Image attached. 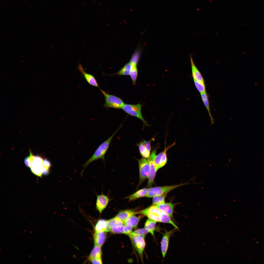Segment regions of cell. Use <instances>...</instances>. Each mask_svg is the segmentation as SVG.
<instances>
[{
    "label": "cell",
    "instance_id": "1",
    "mask_svg": "<svg viewBox=\"0 0 264 264\" xmlns=\"http://www.w3.org/2000/svg\"><path fill=\"white\" fill-rule=\"evenodd\" d=\"M121 125L115 132L106 140L100 144L96 149L92 156L85 163L83 166V169L80 175L82 176L83 172L87 166L93 161L99 159L104 160V156L113 137L121 127Z\"/></svg>",
    "mask_w": 264,
    "mask_h": 264
},
{
    "label": "cell",
    "instance_id": "2",
    "mask_svg": "<svg viewBox=\"0 0 264 264\" xmlns=\"http://www.w3.org/2000/svg\"><path fill=\"white\" fill-rule=\"evenodd\" d=\"M29 156L30 160V165L29 168L31 172L34 175L40 177L43 175L44 169L50 171V170L46 168L43 163L44 159L38 155H33L31 151L30 150Z\"/></svg>",
    "mask_w": 264,
    "mask_h": 264
},
{
    "label": "cell",
    "instance_id": "3",
    "mask_svg": "<svg viewBox=\"0 0 264 264\" xmlns=\"http://www.w3.org/2000/svg\"><path fill=\"white\" fill-rule=\"evenodd\" d=\"M142 105L140 103L136 104H124L122 109L128 114L140 119L144 125L148 126V125L142 114L141 108Z\"/></svg>",
    "mask_w": 264,
    "mask_h": 264
},
{
    "label": "cell",
    "instance_id": "4",
    "mask_svg": "<svg viewBox=\"0 0 264 264\" xmlns=\"http://www.w3.org/2000/svg\"><path fill=\"white\" fill-rule=\"evenodd\" d=\"M100 90L105 99L104 107L115 109H122L124 104L121 98L109 94L101 89H100Z\"/></svg>",
    "mask_w": 264,
    "mask_h": 264
},
{
    "label": "cell",
    "instance_id": "5",
    "mask_svg": "<svg viewBox=\"0 0 264 264\" xmlns=\"http://www.w3.org/2000/svg\"><path fill=\"white\" fill-rule=\"evenodd\" d=\"M186 183L179 185L162 187H157L151 188L148 189L146 197L149 198L164 195L172 190L179 187L186 185Z\"/></svg>",
    "mask_w": 264,
    "mask_h": 264
},
{
    "label": "cell",
    "instance_id": "6",
    "mask_svg": "<svg viewBox=\"0 0 264 264\" xmlns=\"http://www.w3.org/2000/svg\"><path fill=\"white\" fill-rule=\"evenodd\" d=\"M139 172V184L148 178L150 172V166L147 159L143 158L138 160Z\"/></svg>",
    "mask_w": 264,
    "mask_h": 264
},
{
    "label": "cell",
    "instance_id": "7",
    "mask_svg": "<svg viewBox=\"0 0 264 264\" xmlns=\"http://www.w3.org/2000/svg\"><path fill=\"white\" fill-rule=\"evenodd\" d=\"M145 236L144 235H135L130 237L135 249L142 259L143 251L145 245Z\"/></svg>",
    "mask_w": 264,
    "mask_h": 264
},
{
    "label": "cell",
    "instance_id": "8",
    "mask_svg": "<svg viewBox=\"0 0 264 264\" xmlns=\"http://www.w3.org/2000/svg\"><path fill=\"white\" fill-rule=\"evenodd\" d=\"M156 150L154 149L147 159L150 166V172L148 178V185L149 187L152 185L157 171L154 162V160L156 155Z\"/></svg>",
    "mask_w": 264,
    "mask_h": 264
},
{
    "label": "cell",
    "instance_id": "9",
    "mask_svg": "<svg viewBox=\"0 0 264 264\" xmlns=\"http://www.w3.org/2000/svg\"><path fill=\"white\" fill-rule=\"evenodd\" d=\"M140 58L137 55H133L130 61L131 65V68L129 75L134 85L135 84L137 78L138 73L137 65Z\"/></svg>",
    "mask_w": 264,
    "mask_h": 264
},
{
    "label": "cell",
    "instance_id": "10",
    "mask_svg": "<svg viewBox=\"0 0 264 264\" xmlns=\"http://www.w3.org/2000/svg\"><path fill=\"white\" fill-rule=\"evenodd\" d=\"M109 201L108 197L103 194L97 195L96 208L100 213H101L107 206Z\"/></svg>",
    "mask_w": 264,
    "mask_h": 264
},
{
    "label": "cell",
    "instance_id": "11",
    "mask_svg": "<svg viewBox=\"0 0 264 264\" xmlns=\"http://www.w3.org/2000/svg\"><path fill=\"white\" fill-rule=\"evenodd\" d=\"M174 231V229L169 231H166L163 235L161 242V247L163 257H164L166 255L168 247L170 238Z\"/></svg>",
    "mask_w": 264,
    "mask_h": 264
},
{
    "label": "cell",
    "instance_id": "12",
    "mask_svg": "<svg viewBox=\"0 0 264 264\" xmlns=\"http://www.w3.org/2000/svg\"><path fill=\"white\" fill-rule=\"evenodd\" d=\"M77 68L89 84L93 86L99 87L98 84L95 77L92 75L86 72L80 63H79Z\"/></svg>",
    "mask_w": 264,
    "mask_h": 264
},
{
    "label": "cell",
    "instance_id": "13",
    "mask_svg": "<svg viewBox=\"0 0 264 264\" xmlns=\"http://www.w3.org/2000/svg\"><path fill=\"white\" fill-rule=\"evenodd\" d=\"M192 76L193 80L205 84L204 80L200 72L195 65L191 55H190Z\"/></svg>",
    "mask_w": 264,
    "mask_h": 264
},
{
    "label": "cell",
    "instance_id": "14",
    "mask_svg": "<svg viewBox=\"0 0 264 264\" xmlns=\"http://www.w3.org/2000/svg\"><path fill=\"white\" fill-rule=\"evenodd\" d=\"M156 206L162 212L171 218L173 217L174 205L171 203H164Z\"/></svg>",
    "mask_w": 264,
    "mask_h": 264
},
{
    "label": "cell",
    "instance_id": "15",
    "mask_svg": "<svg viewBox=\"0 0 264 264\" xmlns=\"http://www.w3.org/2000/svg\"><path fill=\"white\" fill-rule=\"evenodd\" d=\"M94 230L95 232H107L110 231V228L107 220L103 219L99 220L96 224Z\"/></svg>",
    "mask_w": 264,
    "mask_h": 264
},
{
    "label": "cell",
    "instance_id": "16",
    "mask_svg": "<svg viewBox=\"0 0 264 264\" xmlns=\"http://www.w3.org/2000/svg\"><path fill=\"white\" fill-rule=\"evenodd\" d=\"M106 232H95L93 235L94 245L101 247L105 242L106 237Z\"/></svg>",
    "mask_w": 264,
    "mask_h": 264
},
{
    "label": "cell",
    "instance_id": "17",
    "mask_svg": "<svg viewBox=\"0 0 264 264\" xmlns=\"http://www.w3.org/2000/svg\"><path fill=\"white\" fill-rule=\"evenodd\" d=\"M137 214H138V212H136L132 210L127 209L119 212L116 217L123 221Z\"/></svg>",
    "mask_w": 264,
    "mask_h": 264
},
{
    "label": "cell",
    "instance_id": "18",
    "mask_svg": "<svg viewBox=\"0 0 264 264\" xmlns=\"http://www.w3.org/2000/svg\"><path fill=\"white\" fill-rule=\"evenodd\" d=\"M148 189L144 188L140 189L132 195L127 197L125 198H128L131 201L139 198L146 197Z\"/></svg>",
    "mask_w": 264,
    "mask_h": 264
},
{
    "label": "cell",
    "instance_id": "19",
    "mask_svg": "<svg viewBox=\"0 0 264 264\" xmlns=\"http://www.w3.org/2000/svg\"><path fill=\"white\" fill-rule=\"evenodd\" d=\"M101 247L94 245L89 256L88 259L90 260L94 259L101 258Z\"/></svg>",
    "mask_w": 264,
    "mask_h": 264
},
{
    "label": "cell",
    "instance_id": "20",
    "mask_svg": "<svg viewBox=\"0 0 264 264\" xmlns=\"http://www.w3.org/2000/svg\"><path fill=\"white\" fill-rule=\"evenodd\" d=\"M161 211L155 206H150L138 212V214L145 215L148 214H159Z\"/></svg>",
    "mask_w": 264,
    "mask_h": 264
},
{
    "label": "cell",
    "instance_id": "21",
    "mask_svg": "<svg viewBox=\"0 0 264 264\" xmlns=\"http://www.w3.org/2000/svg\"><path fill=\"white\" fill-rule=\"evenodd\" d=\"M200 94V95L202 101L206 107L209 116L211 120V123L210 125L214 123L213 119L212 117L210 111L209 104L208 96L206 92Z\"/></svg>",
    "mask_w": 264,
    "mask_h": 264
},
{
    "label": "cell",
    "instance_id": "22",
    "mask_svg": "<svg viewBox=\"0 0 264 264\" xmlns=\"http://www.w3.org/2000/svg\"><path fill=\"white\" fill-rule=\"evenodd\" d=\"M156 222L149 218L147 220L144 225V228L146 229L148 232L151 233L154 237V231L155 227Z\"/></svg>",
    "mask_w": 264,
    "mask_h": 264
},
{
    "label": "cell",
    "instance_id": "23",
    "mask_svg": "<svg viewBox=\"0 0 264 264\" xmlns=\"http://www.w3.org/2000/svg\"><path fill=\"white\" fill-rule=\"evenodd\" d=\"M141 218V217H136L135 215L132 216L123 221L124 224H130L133 228H136Z\"/></svg>",
    "mask_w": 264,
    "mask_h": 264
},
{
    "label": "cell",
    "instance_id": "24",
    "mask_svg": "<svg viewBox=\"0 0 264 264\" xmlns=\"http://www.w3.org/2000/svg\"><path fill=\"white\" fill-rule=\"evenodd\" d=\"M159 217L161 222L171 224L176 229H178V227L171 220V218L168 215L161 211L159 214Z\"/></svg>",
    "mask_w": 264,
    "mask_h": 264
},
{
    "label": "cell",
    "instance_id": "25",
    "mask_svg": "<svg viewBox=\"0 0 264 264\" xmlns=\"http://www.w3.org/2000/svg\"><path fill=\"white\" fill-rule=\"evenodd\" d=\"M131 68V65L130 61L126 64L118 72L114 74H117L119 76L129 75Z\"/></svg>",
    "mask_w": 264,
    "mask_h": 264
},
{
    "label": "cell",
    "instance_id": "26",
    "mask_svg": "<svg viewBox=\"0 0 264 264\" xmlns=\"http://www.w3.org/2000/svg\"><path fill=\"white\" fill-rule=\"evenodd\" d=\"M175 144V143L171 145H169L166 147H165L164 150V153L162 157L160 162L159 168L163 167L166 163L167 161L166 152L169 149L173 146Z\"/></svg>",
    "mask_w": 264,
    "mask_h": 264
},
{
    "label": "cell",
    "instance_id": "27",
    "mask_svg": "<svg viewBox=\"0 0 264 264\" xmlns=\"http://www.w3.org/2000/svg\"><path fill=\"white\" fill-rule=\"evenodd\" d=\"M108 225L110 228L115 226L123 225V221L116 217L107 220Z\"/></svg>",
    "mask_w": 264,
    "mask_h": 264
},
{
    "label": "cell",
    "instance_id": "28",
    "mask_svg": "<svg viewBox=\"0 0 264 264\" xmlns=\"http://www.w3.org/2000/svg\"><path fill=\"white\" fill-rule=\"evenodd\" d=\"M138 147L140 153L142 156L143 158H148L150 156V152L147 150L142 142L139 144Z\"/></svg>",
    "mask_w": 264,
    "mask_h": 264
},
{
    "label": "cell",
    "instance_id": "29",
    "mask_svg": "<svg viewBox=\"0 0 264 264\" xmlns=\"http://www.w3.org/2000/svg\"><path fill=\"white\" fill-rule=\"evenodd\" d=\"M152 205L156 206L165 203V196L164 195L153 197Z\"/></svg>",
    "mask_w": 264,
    "mask_h": 264
},
{
    "label": "cell",
    "instance_id": "30",
    "mask_svg": "<svg viewBox=\"0 0 264 264\" xmlns=\"http://www.w3.org/2000/svg\"><path fill=\"white\" fill-rule=\"evenodd\" d=\"M148 233V232L147 230L144 228L139 229L132 231L129 236L130 237L133 236H145Z\"/></svg>",
    "mask_w": 264,
    "mask_h": 264
},
{
    "label": "cell",
    "instance_id": "31",
    "mask_svg": "<svg viewBox=\"0 0 264 264\" xmlns=\"http://www.w3.org/2000/svg\"><path fill=\"white\" fill-rule=\"evenodd\" d=\"M194 81L196 88L200 93L206 92L205 84L196 80Z\"/></svg>",
    "mask_w": 264,
    "mask_h": 264
},
{
    "label": "cell",
    "instance_id": "32",
    "mask_svg": "<svg viewBox=\"0 0 264 264\" xmlns=\"http://www.w3.org/2000/svg\"><path fill=\"white\" fill-rule=\"evenodd\" d=\"M164 153V150L156 156L154 160V162L157 171L159 168V165L162 157Z\"/></svg>",
    "mask_w": 264,
    "mask_h": 264
},
{
    "label": "cell",
    "instance_id": "33",
    "mask_svg": "<svg viewBox=\"0 0 264 264\" xmlns=\"http://www.w3.org/2000/svg\"><path fill=\"white\" fill-rule=\"evenodd\" d=\"M124 228L123 225L112 227L110 228V231L114 233H123Z\"/></svg>",
    "mask_w": 264,
    "mask_h": 264
},
{
    "label": "cell",
    "instance_id": "34",
    "mask_svg": "<svg viewBox=\"0 0 264 264\" xmlns=\"http://www.w3.org/2000/svg\"><path fill=\"white\" fill-rule=\"evenodd\" d=\"M159 214H148L146 215L145 216L148 218L153 220L156 222H160Z\"/></svg>",
    "mask_w": 264,
    "mask_h": 264
},
{
    "label": "cell",
    "instance_id": "35",
    "mask_svg": "<svg viewBox=\"0 0 264 264\" xmlns=\"http://www.w3.org/2000/svg\"><path fill=\"white\" fill-rule=\"evenodd\" d=\"M132 226L130 224L125 225L123 233L129 236L132 232Z\"/></svg>",
    "mask_w": 264,
    "mask_h": 264
},
{
    "label": "cell",
    "instance_id": "36",
    "mask_svg": "<svg viewBox=\"0 0 264 264\" xmlns=\"http://www.w3.org/2000/svg\"><path fill=\"white\" fill-rule=\"evenodd\" d=\"M152 140L147 141L144 140L142 142L143 143L147 150L150 152L151 150V142Z\"/></svg>",
    "mask_w": 264,
    "mask_h": 264
},
{
    "label": "cell",
    "instance_id": "37",
    "mask_svg": "<svg viewBox=\"0 0 264 264\" xmlns=\"http://www.w3.org/2000/svg\"><path fill=\"white\" fill-rule=\"evenodd\" d=\"M92 264H102L101 258L95 259L90 260Z\"/></svg>",
    "mask_w": 264,
    "mask_h": 264
}]
</instances>
